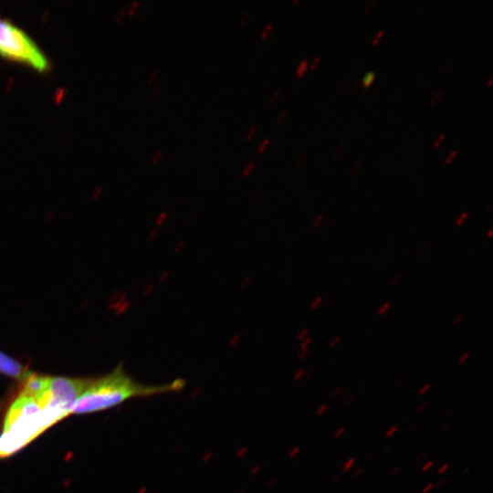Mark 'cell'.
Instances as JSON below:
<instances>
[{"label": "cell", "mask_w": 493, "mask_h": 493, "mask_svg": "<svg viewBox=\"0 0 493 493\" xmlns=\"http://www.w3.org/2000/svg\"><path fill=\"white\" fill-rule=\"evenodd\" d=\"M48 377L37 391L22 387L9 406L0 435V459L10 456L31 443L69 412L59 406L48 390Z\"/></svg>", "instance_id": "1"}, {"label": "cell", "mask_w": 493, "mask_h": 493, "mask_svg": "<svg viewBox=\"0 0 493 493\" xmlns=\"http://www.w3.org/2000/svg\"><path fill=\"white\" fill-rule=\"evenodd\" d=\"M184 386L183 379L160 384L140 383L119 365L104 376L89 380L87 387L75 402L71 414L107 410L131 399L177 393Z\"/></svg>", "instance_id": "2"}, {"label": "cell", "mask_w": 493, "mask_h": 493, "mask_svg": "<svg viewBox=\"0 0 493 493\" xmlns=\"http://www.w3.org/2000/svg\"><path fill=\"white\" fill-rule=\"evenodd\" d=\"M0 58L46 73L50 60L38 44L13 22L0 17Z\"/></svg>", "instance_id": "3"}, {"label": "cell", "mask_w": 493, "mask_h": 493, "mask_svg": "<svg viewBox=\"0 0 493 493\" xmlns=\"http://www.w3.org/2000/svg\"><path fill=\"white\" fill-rule=\"evenodd\" d=\"M0 372L10 377L23 379L28 372L14 358L0 351Z\"/></svg>", "instance_id": "4"}, {"label": "cell", "mask_w": 493, "mask_h": 493, "mask_svg": "<svg viewBox=\"0 0 493 493\" xmlns=\"http://www.w3.org/2000/svg\"><path fill=\"white\" fill-rule=\"evenodd\" d=\"M376 78V72L373 70H370L366 72V74L363 76L362 79V86L363 89H368L372 84L373 83L374 79Z\"/></svg>", "instance_id": "5"}, {"label": "cell", "mask_w": 493, "mask_h": 493, "mask_svg": "<svg viewBox=\"0 0 493 493\" xmlns=\"http://www.w3.org/2000/svg\"><path fill=\"white\" fill-rule=\"evenodd\" d=\"M309 61L307 59H302L299 64L298 65L297 67V69H296V76L297 78L299 79H301L303 78V76L305 75L307 69L309 68Z\"/></svg>", "instance_id": "6"}, {"label": "cell", "mask_w": 493, "mask_h": 493, "mask_svg": "<svg viewBox=\"0 0 493 493\" xmlns=\"http://www.w3.org/2000/svg\"><path fill=\"white\" fill-rule=\"evenodd\" d=\"M355 462V457H349L343 464L342 472L347 473L349 470H351L354 466Z\"/></svg>", "instance_id": "7"}, {"label": "cell", "mask_w": 493, "mask_h": 493, "mask_svg": "<svg viewBox=\"0 0 493 493\" xmlns=\"http://www.w3.org/2000/svg\"><path fill=\"white\" fill-rule=\"evenodd\" d=\"M273 27V23H268L261 31L260 37L261 39H266Z\"/></svg>", "instance_id": "8"}, {"label": "cell", "mask_w": 493, "mask_h": 493, "mask_svg": "<svg viewBox=\"0 0 493 493\" xmlns=\"http://www.w3.org/2000/svg\"><path fill=\"white\" fill-rule=\"evenodd\" d=\"M306 159H307V154L301 153L295 161V168L297 169L301 168L304 165Z\"/></svg>", "instance_id": "9"}, {"label": "cell", "mask_w": 493, "mask_h": 493, "mask_svg": "<svg viewBox=\"0 0 493 493\" xmlns=\"http://www.w3.org/2000/svg\"><path fill=\"white\" fill-rule=\"evenodd\" d=\"M445 139H446V133H444V132L440 133V134L436 137V139L434 141V142H433V147H434L435 149L439 148L440 145L444 142Z\"/></svg>", "instance_id": "10"}, {"label": "cell", "mask_w": 493, "mask_h": 493, "mask_svg": "<svg viewBox=\"0 0 493 493\" xmlns=\"http://www.w3.org/2000/svg\"><path fill=\"white\" fill-rule=\"evenodd\" d=\"M457 153H458L457 150H453V151H451V152L448 153V155L446 156V158L445 159L444 163H445L446 165L450 164V163L455 160V158L457 156Z\"/></svg>", "instance_id": "11"}, {"label": "cell", "mask_w": 493, "mask_h": 493, "mask_svg": "<svg viewBox=\"0 0 493 493\" xmlns=\"http://www.w3.org/2000/svg\"><path fill=\"white\" fill-rule=\"evenodd\" d=\"M281 91L279 89L273 92L269 98V104L274 105L277 103V101L280 99Z\"/></svg>", "instance_id": "12"}, {"label": "cell", "mask_w": 493, "mask_h": 493, "mask_svg": "<svg viewBox=\"0 0 493 493\" xmlns=\"http://www.w3.org/2000/svg\"><path fill=\"white\" fill-rule=\"evenodd\" d=\"M384 29L379 30L372 38V46H376L384 35Z\"/></svg>", "instance_id": "13"}, {"label": "cell", "mask_w": 493, "mask_h": 493, "mask_svg": "<svg viewBox=\"0 0 493 493\" xmlns=\"http://www.w3.org/2000/svg\"><path fill=\"white\" fill-rule=\"evenodd\" d=\"M257 130V125H254L252 126L246 133L245 135V140L246 141H250L253 136L255 135L256 131Z\"/></svg>", "instance_id": "14"}, {"label": "cell", "mask_w": 493, "mask_h": 493, "mask_svg": "<svg viewBox=\"0 0 493 493\" xmlns=\"http://www.w3.org/2000/svg\"><path fill=\"white\" fill-rule=\"evenodd\" d=\"M162 157H163V151L162 150L156 151L152 157V163L157 164Z\"/></svg>", "instance_id": "15"}, {"label": "cell", "mask_w": 493, "mask_h": 493, "mask_svg": "<svg viewBox=\"0 0 493 493\" xmlns=\"http://www.w3.org/2000/svg\"><path fill=\"white\" fill-rule=\"evenodd\" d=\"M397 431H398V426L397 425H392L390 428L387 429V431H385L384 435L387 438H390V437L393 436Z\"/></svg>", "instance_id": "16"}, {"label": "cell", "mask_w": 493, "mask_h": 493, "mask_svg": "<svg viewBox=\"0 0 493 493\" xmlns=\"http://www.w3.org/2000/svg\"><path fill=\"white\" fill-rule=\"evenodd\" d=\"M249 16H250V12H249V11L245 12V13L242 15V16L240 17V19H239L238 26H245V25L246 24V22H247Z\"/></svg>", "instance_id": "17"}, {"label": "cell", "mask_w": 493, "mask_h": 493, "mask_svg": "<svg viewBox=\"0 0 493 493\" xmlns=\"http://www.w3.org/2000/svg\"><path fill=\"white\" fill-rule=\"evenodd\" d=\"M287 114H288V110H283L276 119V125H280L285 120V118L287 117Z\"/></svg>", "instance_id": "18"}, {"label": "cell", "mask_w": 493, "mask_h": 493, "mask_svg": "<svg viewBox=\"0 0 493 493\" xmlns=\"http://www.w3.org/2000/svg\"><path fill=\"white\" fill-rule=\"evenodd\" d=\"M158 73H159L158 70H153L152 73H150V75H149V77L147 79L148 85L151 86L154 82V80L158 77Z\"/></svg>", "instance_id": "19"}, {"label": "cell", "mask_w": 493, "mask_h": 493, "mask_svg": "<svg viewBox=\"0 0 493 493\" xmlns=\"http://www.w3.org/2000/svg\"><path fill=\"white\" fill-rule=\"evenodd\" d=\"M468 216V212L465 211L463 212L459 216L458 218L456 219V226H460L464 223V221L467 219V217Z\"/></svg>", "instance_id": "20"}, {"label": "cell", "mask_w": 493, "mask_h": 493, "mask_svg": "<svg viewBox=\"0 0 493 493\" xmlns=\"http://www.w3.org/2000/svg\"><path fill=\"white\" fill-rule=\"evenodd\" d=\"M320 58H321L320 56H317V57L314 58V59H313V61L311 62V64L309 65V68L310 71H313V70L317 68L318 64H319L320 61Z\"/></svg>", "instance_id": "21"}, {"label": "cell", "mask_w": 493, "mask_h": 493, "mask_svg": "<svg viewBox=\"0 0 493 493\" xmlns=\"http://www.w3.org/2000/svg\"><path fill=\"white\" fill-rule=\"evenodd\" d=\"M163 91V85L158 84L152 90V97L156 99Z\"/></svg>", "instance_id": "22"}, {"label": "cell", "mask_w": 493, "mask_h": 493, "mask_svg": "<svg viewBox=\"0 0 493 493\" xmlns=\"http://www.w3.org/2000/svg\"><path fill=\"white\" fill-rule=\"evenodd\" d=\"M361 167L362 163L360 162L355 163L350 170L351 175L356 174V173L361 169Z\"/></svg>", "instance_id": "23"}, {"label": "cell", "mask_w": 493, "mask_h": 493, "mask_svg": "<svg viewBox=\"0 0 493 493\" xmlns=\"http://www.w3.org/2000/svg\"><path fill=\"white\" fill-rule=\"evenodd\" d=\"M430 387H431V384H430V383H425V384H424V385L421 386L420 389L418 390V394H419V395H424V394H425V393L430 390Z\"/></svg>", "instance_id": "24"}, {"label": "cell", "mask_w": 493, "mask_h": 493, "mask_svg": "<svg viewBox=\"0 0 493 493\" xmlns=\"http://www.w3.org/2000/svg\"><path fill=\"white\" fill-rule=\"evenodd\" d=\"M268 143H269V138L264 139L258 147V152H263L267 149Z\"/></svg>", "instance_id": "25"}, {"label": "cell", "mask_w": 493, "mask_h": 493, "mask_svg": "<svg viewBox=\"0 0 493 493\" xmlns=\"http://www.w3.org/2000/svg\"><path fill=\"white\" fill-rule=\"evenodd\" d=\"M342 151H343V145L342 144L338 145L332 153V157L334 159H337L341 154Z\"/></svg>", "instance_id": "26"}, {"label": "cell", "mask_w": 493, "mask_h": 493, "mask_svg": "<svg viewBox=\"0 0 493 493\" xmlns=\"http://www.w3.org/2000/svg\"><path fill=\"white\" fill-rule=\"evenodd\" d=\"M344 433H345V428L340 427L333 433V437L335 439H339L343 435Z\"/></svg>", "instance_id": "27"}, {"label": "cell", "mask_w": 493, "mask_h": 493, "mask_svg": "<svg viewBox=\"0 0 493 493\" xmlns=\"http://www.w3.org/2000/svg\"><path fill=\"white\" fill-rule=\"evenodd\" d=\"M390 307V302H385L378 309V314L383 315Z\"/></svg>", "instance_id": "28"}, {"label": "cell", "mask_w": 493, "mask_h": 493, "mask_svg": "<svg viewBox=\"0 0 493 493\" xmlns=\"http://www.w3.org/2000/svg\"><path fill=\"white\" fill-rule=\"evenodd\" d=\"M434 466L433 460H428L425 464L423 465L421 467L422 472H427L432 467Z\"/></svg>", "instance_id": "29"}, {"label": "cell", "mask_w": 493, "mask_h": 493, "mask_svg": "<svg viewBox=\"0 0 493 493\" xmlns=\"http://www.w3.org/2000/svg\"><path fill=\"white\" fill-rule=\"evenodd\" d=\"M442 96V91L441 90H438L435 95L434 97L431 99L430 100V105H435L437 100L441 98Z\"/></svg>", "instance_id": "30"}, {"label": "cell", "mask_w": 493, "mask_h": 493, "mask_svg": "<svg viewBox=\"0 0 493 493\" xmlns=\"http://www.w3.org/2000/svg\"><path fill=\"white\" fill-rule=\"evenodd\" d=\"M254 165H255V163H249L248 165H246L245 167L244 172H243L244 176H247V175L250 174V173L252 172V170L254 168Z\"/></svg>", "instance_id": "31"}, {"label": "cell", "mask_w": 493, "mask_h": 493, "mask_svg": "<svg viewBox=\"0 0 493 493\" xmlns=\"http://www.w3.org/2000/svg\"><path fill=\"white\" fill-rule=\"evenodd\" d=\"M435 487V484L430 482V483H427L421 490L422 493H428L430 492Z\"/></svg>", "instance_id": "32"}, {"label": "cell", "mask_w": 493, "mask_h": 493, "mask_svg": "<svg viewBox=\"0 0 493 493\" xmlns=\"http://www.w3.org/2000/svg\"><path fill=\"white\" fill-rule=\"evenodd\" d=\"M327 409H328V404H321V405L317 409L316 414H317L318 415H321V414H323L327 411Z\"/></svg>", "instance_id": "33"}, {"label": "cell", "mask_w": 493, "mask_h": 493, "mask_svg": "<svg viewBox=\"0 0 493 493\" xmlns=\"http://www.w3.org/2000/svg\"><path fill=\"white\" fill-rule=\"evenodd\" d=\"M374 5H375V1H374V0L369 1V2L366 4L363 12H364L365 14H366V13H369V12L372 10V6H373Z\"/></svg>", "instance_id": "34"}, {"label": "cell", "mask_w": 493, "mask_h": 493, "mask_svg": "<svg viewBox=\"0 0 493 493\" xmlns=\"http://www.w3.org/2000/svg\"><path fill=\"white\" fill-rule=\"evenodd\" d=\"M449 468V463H445L437 469V474L442 475Z\"/></svg>", "instance_id": "35"}, {"label": "cell", "mask_w": 493, "mask_h": 493, "mask_svg": "<svg viewBox=\"0 0 493 493\" xmlns=\"http://www.w3.org/2000/svg\"><path fill=\"white\" fill-rule=\"evenodd\" d=\"M428 404H429V402H428V401L423 402V403L417 407V409H416L417 412H418V413L424 412V411L427 408Z\"/></svg>", "instance_id": "36"}, {"label": "cell", "mask_w": 493, "mask_h": 493, "mask_svg": "<svg viewBox=\"0 0 493 493\" xmlns=\"http://www.w3.org/2000/svg\"><path fill=\"white\" fill-rule=\"evenodd\" d=\"M470 356L469 352L464 353L457 361L458 364H463Z\"/></svg>", "instance_id": "37"}, {"label": "cell", "mask_w": 493, "mask_h": 493, "mask_svg": "<svg viewBox=\"0 0 493 493\" xmlns=\"http://www.w3.org/2000/svg\"><path fill=\"white\" fill-rule=\"evenodd\" d=\"M341 392H342V386L336 387L334 391L331 393V397L335 398L339 396Z\"/></svg>", "instance_id": "38"}, {"label": "cell", "mask_w": 493, "mask_h": 493, "mask_svg": "<svg viewBox=\"0 0 493 493\" xmlns=\"http://www.w3.org/2000/svg\"><path fill=\"white\" fill-rule=\"evenodd\" d=\"M340 341H341V336L334 337L330 342V347H335L339 343Z\"/></svg>", "instance_id": "39"}, {"label": "cell", "mask_w": 493, "mask_h": 493, "mask_svg": "<svg viewBox=\"0 0 493 493\" xmlns=\"http://www.w3.org/2000/svg\"><path fill=\"white\" fill-rule=\"evenodd\" d=\"M464 318V314L460 313L458 314L452 321V324L453 325H456L460 322V320H462V319Z\"/></svg>", "instance_id": "40"}, {"label": "cell", "mask_w": 493, "mask_h": 493, "mask_svg": "<svg viewBox=\"0 0 493 493\" xmlns=\"http://www.w3.org/2000/svg\"><path fill=\"white\" fill-rule=\"evenodd\" d=\"M401 466H396L392 471H391V476H396L398 475L400 472H401Z\"/></svg>", "instance_id": "41"}, {"label": "cell", "mask_w": 493, "mask_h": 493, "mask_svg": "<svg viewBox=\"0 0 493 493\" xmlns=\"http://www.w3.org/2000/svg\"><path fill=\"white\" fill-rule=\"evenodd\" d=\"M400 279H401V276L397 275L391 280L390 283L392 286H396L399 283Z\"/></svg>", "instance_id": "42"}, {"label": "cell", "mask_w": 493, "mask_h": 493, "mask_svg": "<svg viewBox=\"0 0 493 493\" xmlns=\"http://www.w3.org/2000/svg\"><path fill=\"white\" fill-rule=\"evenodd\" d=\"M355 398H356L355 395H353V394L351 395V396L346 400L345 404L348 405V406L351 405V404L354 402Z\"/></svg>", "instance_id": "43"}, {"label": "cell", "mask_w": 493, "mask_h": 493, "mask_svg": "<svg viewBox=\"0 0 493 493\" xmlns=\"http://www.w3.org/2000/svg\"><path fill=\"white\" fill-rule=\"evenodd\" d=\"M364 472V469L362 467H359L356 469V471L353 474L354 477H360Z\"/></svg>", "instance_id": "44"}, {"label": "cell", "mask_w": 493, "mask_h": 493, "mask_svg": "<svg viewBox=\"0 0 493 493\" xmlns=\"http://www.w3.org/2000/svg\"><path fill=\"white\" fill-rule=\"evenodd\" d=\"M323 219H324L323 215H319L315 220L314 226L317 227Z\"/></svg>", "instance_id": "45"}, {"label": "cell", "mask_w": 493, "mask_h": 493, "mask_svg": "<svg viewBox=\"0 0 493 493\" xmlns=\"http://www.w3.org/2000/svg\"><path fill=\"white\" fill-rule=\"evenodd\" d=\"M446 482V478H442L440 480H438V482H436L435 484V487L436 488H441L442 486H444Z\"/></svg>", "instance_id": "46"}, {"label": "cell", "mask_w": 493, "mask_h": 493, "mask_svg": "<svg viewBox=\"0 0 493 493\" xmlns=\"http://www.w3.org/2000/svg\"><path fill=\"white\" fill-rule=\"evenodd\" d=\"M451 425H452L451 422L446 423V425L442 427L441 432L442 433L446 432L451 427Z\"/></svg>", "instance_id": "47"}, {"label": "cell", "mask_w": 493, "mask_h": 493, "mask_svg": "<svg viewBox=\"0 0 493 493\" xmlns=\"http://www.w3.org/2000/svg\"><path fill=\"white\" fill-rule=\"evenodd\" d=\"M425 456H426V453H425V452H422V453L418 454V456H416L415 460H416V461H420V460L424 459Z\"/></svg>", "instance_id": "48"}, {"label": "cell", "mask_w": 493, "mask_h": 493, "mask_svg": "<svg viewBox=\"0 0 493 493\" xmlns=\"http://www.w3.org/2000/svg\"><path fill=\"white\" fill-rule=\"evenodd\" d=\"M341 479V476L337 475L331 479V484H336V483L340 482Z\"/></svg>", "instance_id": "49"}, {"label": "cell", "mask_w": 493, "mask_h": 493, "mask_svg": "<svg viewBox=\"0 0 493 493\" xmlns=\"http://www.w3.org/2000/svg\"><path fill=\"white\" fill-rule=\"evenodd\" d=\"M358 83H359V79H355L352 86L351 87L350 92H353V90L356 89Z\"/></svg>", "instance_id": "50"}, {"label": "cell", "mask_w": 493, "mask_h": 493, "mask_svg": "<svg viewBox=\"0 0 493 493\" xmlns=\"http://www.w3.org/2000/svg\"><path fill=\"white\" fill-rule=\"evenodd\" d=\"M492 81H493V76H492V74H490V75H489V78H488V79L487 86H488V87H491Z\"/></svg>", "instance_id": "51"}, {"label": "cell", "mask_w": 493, "mask_h": 493, "mask_svg": "<svg viewBox=\"0 0 493 493\" xmlns=\"http://www.w3.org/2000/svg\"><path fill=\"white\" fill-rule=\"evenodd\" d=\"M321 299H321L320 297L318 298V299H316V302L312 305V308H313V309L317 308L318 305L321 302Z\"/></svg>", "instance_id": "52"}, {"label": "cell", "mask_w": 493, "mask_h": 493, "mask_svg": "<svg viewBox=\"0 0 493 493\" xmlns=\"http://www.w3.org/2000/svg\"><path fill=\"white\" fill-rule=\"evenodd\" d=\"M404 376H401V377L397 378L396 382H395V384L396 385L401 384V383L404 381Z\"/></svg>", "instance_id": "53"}, {"label": "cell", "mask_w": 493, "mask_h": 493, "mask_svg": "<svg viewBox=\"0 0 493 493\" xmlns=\"http://www.w3.org/2000/svg\"><path fill=\"white\" fill-rule=\"evenodd\" d=\"M375 458H376V455H375V454H372V455H371V456L367 458V461H368V462H372V461H373Z\"/></svg>", "instance_id": "54"}, {"label": "cell", "mask_w": 493, "mask_h": 493, "mask_svg": "<svg viewBox=\"0 0 493 493\" xmlns=\"http://www.w3.org/2000/svg\"><path fill=\"white\" fill-rule=\"evenodd\" d=\"M138 4H139V2H135V3H133V5H132V6H131V14H132V13H133V11H134V10L136 9V7L138 6Z\"/></svg>", "instance_id": "55"}, {"label": "cell", "mask_w": 493, "mask_h": 493, "mask_svg": "<svg viewBox=\"0 0 493 493\" xmlns=\"http://www.w3.org/2000/svg\"><path fill=\"white\" fill-rule=\"evenodd\" d=\"M492 234H493V230H492V227H490L488 233V237H491L492 236Z\"/></svg>", "instance_id": "56"}, {"label": "cell", "mask_w": 493, "mask_h": 493, "mask_svg": "<svg viewBox=\"0 0 493 493\" xmlns=\"http://www.w3.org/2000/svg\"><path fill=\"white\" fill-rule=\"evenodd\" d=\"M453 412V407H450L447 412L446 413V415L447 416L448 414H450L451 413Z\"/></svg>", "instance_id": "57"}, {"label": "cell", "mask_w": 493, "mask_h": 493, "mask_svg": "<svg viewBox=\"0 0 493 493\" xmlns=\"http://www.w3.org/2000/svg\"><path fill=\"white\" fill-rule=\"evenodd\" d=\"M491 209H492V205H489V208H488V212L490 213V212H491Z\"/></svg>", "instance_id": "58"}, {"label": "cell", "mask_w": 493, "mask_h": 493, "mask_svg": "<svg viewBox=\"0 0 493 493\" xmlns=\"http://www.w3.org/2000/svg\"><path fill=\"white\" fill-rule=\"evenodd\" d=\"M293 3L298 4V3H299V0H294Z\"/></svg>", "instance_id": "59"}]
</instances>
